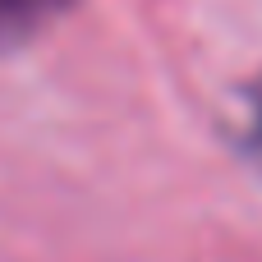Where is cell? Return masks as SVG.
I'll list each match as a JSON object with an SVG mask.
<instances>
[{
    "instance_id": "obj_1",
    "label": "cell",
    "mask_w": 262,
    "mask_h": 262,
    "mask_svg": "<svg viewBox=\"0 0 262 262\" xmlns=\"http://www.w3.org/2000/svg\"><path fill=\"white\" fill-rule=\"evenodd\" d=\"M41 14H51V0H0V46L28 37Z\"/></svg>"
},
{
    "instance_id": "obj_2",
    "label": "cell",
    "mask_w": 262,
    "mask_h": 262,
    "mask_svg": "<svg viewBox=\"0 0 262 262\" xmlns=\"http://www.w3.org/2000/svg\"><path fill=\"white\" fill-rule=\"evenodd\" d=\"M253 138L262 143V83L253 88Z\"/></svg>"
}]
</instances>
